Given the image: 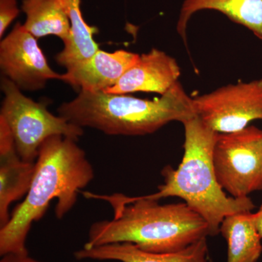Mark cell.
I'll return each instance as SVG.
<instances>
[{
	"mask_svg": "<svg viewBox=\"0 0 262 262\" xmlns=\"http://www.w3.org/2000/svg\"><path fill=\"white\" fill-rule=\"evenodd\" d=\"M253 223L256 226L258 234L262 238V204L256 213H252Z\"/></svg>",
	"mask_w": 262,
	"mask_h": 262,
	"instance_id": "19",
	"label": "cell"
},
{
	"mask_svg": "<svg viewBox=\"0 0 262 262\" xmlns=\"http://www.w3.org/2000/svg\"><path fill=\"white\" fill-rule=\"evenodd\" d=\"M60 116L77 126L110 136H145L173 121L195 116L193 98L178 82L166 94L153 100L80 91L78 96L57 108Z\"/></svg>",
	"mask_w": 262,
	"mask_h": 262,
	"instance_id": "4",
	"label": "cell"
},
{
	"mask_svg": "<svg viewBox=\"0 0 262 262\" xmlns=\"http://www.w3.org/2000/svg\"><path fill=\"white\" fill-rule=\"evenodd\" d=\"M22 11L25 13L23 24L34 37L53 35L67 42L71 35V24L58 0H23Z\"/></svg>",
	"mask_w": 262,
	"mask_h": 262,
	"instance_id": "16",
	"label": "cell"
},
{
	"mask_svg": "<svg viewBox=\"0 0 262 262\" xmlns=\"http://www.w3.org/2000/svg\"><path fill=\"white\" fill-rule=\"evenodd\" d=\"M220 232L227 241V262H257L261 257L262 238L253 223L251 212L226 217Z\"/></svg>",
	"mask_w": 262,
	"mask_h": 262,
	"instance_id": "14",
	"label": "cell"
},
{
	"mask_svg": "<svg viewBox=\"0 0 262 262\" xmlns=\"http://www.w3.org/2000/svg\"><path fill=\"white\" fill-rule=\"evenodd\" d=\"M80 194L107 202L114 211L113 220L91 226L84 248L129 243L147 252H174L211 236L206 220L185 203L160 205L120 193L107 195L82 191Z\"/></svg>",
	"mask_w": 262,
	"mask_h": 262,
	"instance_id": "2",
	"label": "cell"
},
{
	"mask_svg": "<svg viewBox=\"0 0 262 262\" xmlns=\"http://www.w3.org/2000/svg\"><path fill=\"white\" fill-rule=\"evenodd\" d=\"M196 116L216 133L243 130L262 120V79L222 86L193 98Z\"/></svg>",
	"mask_w": 262,
	"mask_h": 262,
	"instance_id": "7",
	"label": "cell"
},
{
	"mask_svg": "<svg viewBox=\"0 0 262 262\" xmlns=\"http://www.w3.org/2000/svg\"><path fill=\"white\" fill-rule=\"evenodd\" d=\"M220 12L232 21L244 26L262 41V0H184L177 30L187 48L188 24L202 10Z\"/></svg>",
	"mask_w": 262,
	"mask_h": 262,
	"instance_id": "12",
	"label": "cell"
},
{
	"mask_svg": "<svg viewBox=\"0 0 262 262\" xmlns=\"http://www.w3.org/2000/svg\"><path fill=\"white\" fill-rule=\"evenodd\" d=\"M180 76L181 68L177 60L165 52L152 48L141 55L115 85L103 92L111 94L156 93L163 96L179 82Z\"/></svg>",
	"mask_w": 262,
	"mask_h": 262,
	"instance_id": "9",
	"label": "cell"
},
{
	"mask_svg": "<svg viewBox=\"0 0 262 262\" xmlns=\"http://www.w3.org/2000/svg\"><path fill=\"white\" fill-rule=\"evenodd\" d=\"M0 262H42L34 259L29 256V253L18 254V253H9L2 256Z\"/></svg>",
	"mask_w": 262,
	"mask_h": 262,
	"instance_id": "18",
	"label": "cell"
},
{
	"mask_svg": "<svg viewBox=\"0 0 262 262\" xmlns=\"http://www.w3.org/2000/svg\"><path fill=\"white\" fill-rule=\"evenodd\" d=\"M213 163L219 184L232 198H247L262 190V129L248 125L218 133Z\"/></svg>",
	"mask_w": 262,
	"mask_h": 262,
	"instance_id": "6",
	"label": "cell"
},
{
	"mask_svg": "<svg viewBox=\"0 0 262 262\" xmlns=\"http://www.w3.org/2000/svg\"><path fill=\"white\" fill-rule=\"evenodd\" d=\"M77 141L53 136L39 147L32 184L25 199L0 228V256L29 253L27 237L34 222L57 200L55 214L62 220L75 207L78 194L94 179V169Z\"/></svg>",
	"mask_w": 262,
	"mask_h": 262,
	"instance_id": "1",
	"label": "cell"
},
{
	"mask_svg": "<svg viewBox=\"0 0 262 262\" xmlns=\"http://www.w3.org/2000/svg\"><path fill=\"white\" fill-rule=\"evenodd\" d=\"M1 90L4 99L0 117L9 125L17 152L24 161L36 162L39 147L51 136H63L77 141L83 135V128L52 114L46 103L24 96L21 90L3 76Z\"/></svg>",
	"mask_w": 262,
	"mask_h": 262,
	"instance_id": "5",
	"label": "cell"
},
{
	"mask_svg": "<svg viewBox=\"0 0 262 262\" xmlns=\"http://www.w3.org/2000/svg\"><path fill=\"white\" fill-rule=\"evenodd\" d=\"M74 256L77 260L119 262H209L207 237L174 252H147L129 243H117L82 248L76 251Z\"/></svg>",
	"mask_w": 262,
	"mask_h": 262,
	"instance_id": "11",
	"label": "cell"
},
{
	"mask_svg": "<svg viewBox=\"0 0 262 262\" xmlns=\"http://www.w3.org/2000/svg\"><path fill=\"white\" fill-rule=\"evenodd\" d=\"M35 170V162L24 161L16 149L0 154V228L10 220L13 202L27 195Z\"/></svg>",
	"mask_w": 262,
	"mask_h": 262,
	"instance_id": "13",
	"label": "cell"
},
{
	"mask_svg": "<svg viewBox=\"0 0 262 262\" xmlns=\"http://www.w3.org/2000/svg\"><path fill=\"white\" fill-rule=\"evenodd\" d=\"M139 57L125 50L113 53L98 50L91 58L67 69L61 80L80 91L100 92L115 85Z\"/></svg>",
	"mask_w": 262,
	"mask_h": 262,
	"instance_id": "10",
	"label": "cell"
},
{
	"mask_svg": "<svg viewBox=\"0 0 262 262\" xmlns=\"http://www.w3.org/2000/svg\"><path fill=\"white\" fill-rule=\"evenodd\" d=\"M20 13L16 0H0V37Z\"/></svg>",
	"mask_w": 262,
	"mask_h": 262,
	"instance_id": "17",
	"label": "cell"
},
{
	"mask_svg": "<svg viewBox=\"0 0 262 262\" xmlns=\"http://www.w3.org/2000/svg\"><path fill=\"white\" fill-rule=\"evenodd\" d=\"M0 69L3 77L21 91H38L48 80L61 79V74L48 65L37 38L19 22L0 42Z\"/></svg>",
	"mask_w": 262,
	"mask_h": 262,
	"instance_id": "8",
	"label": "cell"
},
{
	"mask_svg": "<svg viewBox=\"0 0 262 262\" xmlns=\"http://www.w3.org/2000/svg\"><path fill=\"white\" fill-rule=\"evenodd\" d=\"M184 156L178 168L162 170L164 184L153 194L141 196L159 201L177 196L206 220L211 236L220 233L221 224L228 215L251 212L254 203L247 198H229L221 187L213 163V149L218 133L196 115L183 122Z\"/></svg>",
	"mask_w": 262,
	"mask_h": 262,
	"instance_id": "3",
	"label": "cell"
},
{
	"mask_svg": "<svg viewBox=\"0 0 262 262\" xmlns=\"http://www.w3.org/2000/svg\"><path fill=\"white\" fill-rule=\"evenodd\" d=\"M58 2L70 20L71 35L64 43L63 49L55 57V60L58 64L68 69L91 58L99 50L94 39L98 29L86 23L81 11L80 0Z\"/></svg>",
	"mask_w": 262,
	"mask_h": 262,
	"instance_id": "15",
	"label": "cell"
}]
</instances>
